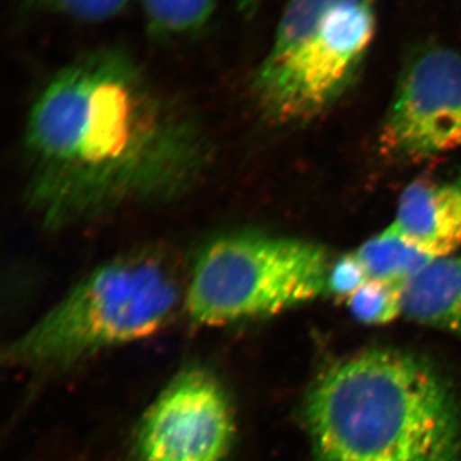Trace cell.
Instances as JSON below:
<instances>
[{
	"mask_svg": "<svg viewBox=\"0 0 461 461\" xmlns=\"http://www.w3.org/2000/svg\"><path fill=\"white\" fill-rule=\"evenodd\" d=\"M388 229L429 257L453 256L461 247V187L429 178L412 181Z\"/></svg>",
	"mask_w": 461,
	"mask_h": 461,
	"instance_id": "cell-8",
	"label": "cell"
},
{
	"mask_svg": "<svg viewBox=\"0 0 461 461\" xmlns=\"http://www.w3.org/2000/svg\"><path fill=\"white\" fill-rule=\"evenodd\" d=\"M456 184L459 185V186L461 187V173L459 178H457Z\"/></svg>",
	"mask_w": 461,
	"mask_h": 461,
	"instance_id": "cell-15",
	"label": "cell"
},
{
	"mask_svg": "<svg viewBox=\"0 0 461 461\" xmlns=\"http://www.w3.org/2000/svg\"><path fill=\"white\" fill-rule=\"evenodd\" d=\"M149 26L162 38L198 32L213 14L215 0H140Z\"/></svg>",
	"mask_w": 461,
	"mask_h": 461,
	"instance_id": "cell-11",
	"label": "cell"
},
{
	"mask_svg": "<svg viewBox=\"0 0 461 461\" xmlns=\"http://www.w3.org/2000/svg\"><path fill=\"white\" fill-rule=\"evenodd\" d=\"M377 32V0H288L253 78L263 113L302 123L354 83Z\"/></svg>",
	"mask_w": 461,
	"mask_h": 461,
	"instance_id": "cell-4",
	"label": "cell"
},
{
	"mask_svg": "<svg viewBox=\"0 0 461 461\" xmlns=\"http://www.w3.org/2000/svg\"><path fill=\"white\" fill-rule=\"evenodd\" d=\"M25 202L62 230L195 189L212 162L203 124L126 51H89L33 100L23 130Z\"/></svg>",
	"mask_w": 461,
	"mask_h": 461,
	"instance_id": "cell-1",
	"label": "cell"
},
{
	"mask_svg": "<svg viewBox=\"0 0 461 461\" xmlns=\"http://www.w3.org/2000/svg\"><path fill=\"white\" fill-rule=\"evenodd\" d=\"M368 280V275L355 253L346 254L330 264L327 294L348 299Z\"/></svg>",
	"mask_w": 461,
	"mask_h": 461,
	"instance_id": "cell-14",
	"label": "cell"
},
{
	"mask_svg": "<svg viewBox=\"0 0 461 461\" xmlns=\"http://www.w3.org/2000/svg\"><path fill=\"white\" fill-rule=\"evenodd\" d=\"M355 256L362 263L369 280L390 282L402 287L415 273L436 259L412 247L388 227L364 242L355 251Z\"/></svg>",
	"mask_w": 461,
	"mask_h": 461,
	"instance_id": "cell-10",
	"label": "cell"
},
{
	"mask_svg": "<svg viewBox=\"0 0 461 461\" xmlns=\"http://www.w3.org/2000/svg\"><path fill=\"white\" fill-rule=\"evenodd\" d=\"M382 151L420 162L461 148V54L430 42L406 60L381 130Z\"/></svg>",
	"mask_w": 461,
	"mask_h": 461,
	"instance_id": "cell-6",
	"label": "cell"
},
{
	"mask_svg": "<svg viewBox=\"0 0 461 461\" xmlns=\"http://www.w3.org/2000/svg\"><path fill=\"white\" fill-rule=\"evenodd\" d=\"M354 317L366 324H386L402 314V286L368 280L348 299Z\"/></svg>",
	"mask_w": 461,
	"mask_h": 461,
	"instance_id": "cell-12",
	"label": "cell"
},
{
	"mask_svg": "<svg viewBox=\"0 0 461 461\" xmlns=\"http://www.w3.org/2000/svg\"><path fill=\"white\" fill-rule=\"evenodd\" d=\"M131 0H32L36 7L78 21L109 20L117 16Z\"/></svg>",
	"mask_w": 461,
	"mask_h": 461,
	"instance_id": "cell-13",
	"label": "cell"
},
{
	"mask_svg": "<svg viewBox=\"0 0 461 461\" xmlns=\"http://www.w3.org/2000/svg\"><path fill=\"white\" fill-rule=\"evenodd\" d=\"M305 420L317 461H461L459 408L426 360L363 351L323 373Z\"/></svg>",
	"mask_w": 461,
	"mask_h": 461,
	"instance_id": "cell-2",
	"label": "cell"
},
{
	"mask_svg": "<svg viewBox=\"0 0 461 461\" xmlns=\"http://www.w3.org/2000/svg\"><path fill=\"white\" fill-rule=\"evenodd\" d=\"M233 439V417L223 387L203 369L180 373L141 421V461H223Z\"/></svg>",
	"mask_w": 461,
	"mask_h": 461,
	"instance_id": "cell-7",
	"label": "cell"
},
{
	"mask_svg": "<svg viewBox=\"0 0 461 461\" xmlns=\"http://www.w3.org/2000/svg\"><path fill=\"white\" fill-rule=\"evenodd\" d=\"M175 264L163 251L115 257L81 278L5 350L9 366L58 369L154 335L180 304Z\"/></svg>",
	"mask_w": 461,
	"mask_h": 461,
	"instance_id": "cell-3",
	"label": "cell"
},
{
	"mask_svg": "<svg viewBox=\"0 0 461 461\" xmlns=\"http://www.w3.org/2000/svg\"><path fill=\"white\" fill-rule=\"evenodd\" d=\"M402 314L461 339V256L436 258L409 278Z\"/></svg>",
	"mask_w": 461,
	"mask_h": 461,
	"instance_id": "cell-9",
	"label": "cell"
},
{
	"mask_svg": "<svg viewBox=\"0 0 461 461\" xmlns=\"http://www.w3.org/2000/svg\"><path fill=\"white\" fill-rule=\"evenodd\" d=\"M330 251L309 240L235 230L199 251L185 291L194 323L226 326L282 313L327 294Z\"/></svg>",
	"mask_w": 461,
	"mask_h": 461,
	"instance_id": "cell-5",
	"label": "cell"
}]
</instances>
